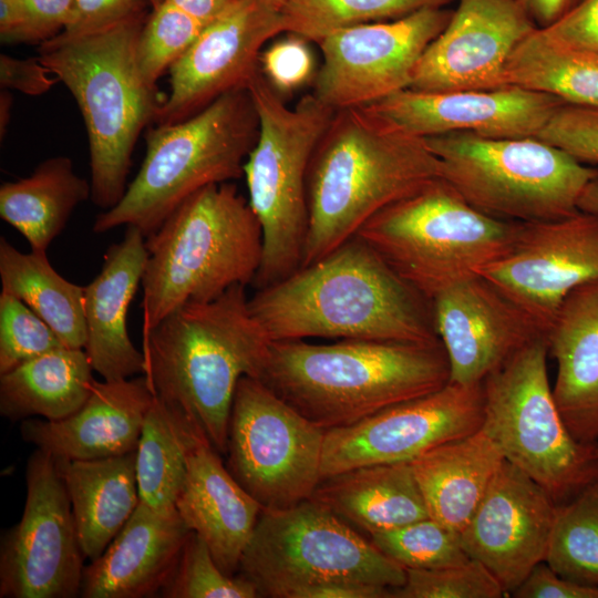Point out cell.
Returning a JSON list of instances; mask_svg holds the SVG:
<instances>
[{
	"instance_id": "7dc6e473",
	"label": "cell",
	"mask_w": 598,
	"mask_h": 598,
	"mask_svg": "<svg viewBox=\"0 0 598 598\" xmlns=\"http://www.w3.org/2000/svg\"><path fill=\"white\" fill-rule=\"evenodd\" d=\"M74 0H23L24 23L17 43L43 44L69 25Z\"/></svg>"
},
{
	"instance_id": "d6986e66",
	"label": "cell",
	"mask_w": 598,
	"mask_h": 598,
	"mask_svg": "<svg viewBox=\"0 0 598 598\" xmlns=\"http://www.w3.org/2000/svg\"><path fill=\"white\" fill-rule=\"evenodd\" d=\"M537 27L517 0H458L421 55L409 89L484 91L508 86L506 65Z\"/></svg>"
},
{
	"instance_id": "7c38bea8",
	"label": "cell",
	"mask_w": 598,
	"mask_h": 598,
	"mask_svg": "<svg viewBox=\"0 0 598 598\" xmlns=\"http://www.w3.org/2000/svg\"><path fill=\"white\" fill-rule=\"evenodd\" d=\"M238 575L259 597L271 598H296L303 588L336 581L393 590L406 577L402 566L311 498L285 509H262Z\"/></svg>"
},
{
	"instance_id": "6da1fadb",
	"label": "cell",
	"mask_w": 598,
	"mask_h": 598,
	"mask_svg": "<svg viewBox=\"0 0 598 598\" xmlns=\"http://www.w3.org/2000/svg\"><path fill=\"white\" fill-rule=\"evenodd\" d=\"M248 302L270 341H440L432 301L357 235Z\"/></svg>"
},
{
	"instance_id": "816d5d0a",
	"label": "cell",
	"mask_w": 598,
	"mask_h": 598,
	"mask_svg": "<svg viewBox=\"0 0 598 598\" xmlns=\"http://www.w3.org/2000/svg\"><path fill=\"white\" fill-rule=\"evenodd\" d=\"M23 23V0H0L1 41L4 43H17Z\"/></svg>"
},
{
	"instance_id": "9a60e30c",
	"label": "cell",
	"mask_w": 598,
	"mask_h": 598,
	"mask_svg": "<svg viewBox=\"0 0 598 598\" xmlns=\"http://www.w3.org/2000/svg\"><path fill=\"white\" fill-rule=\"evenodd\" d=\"M451 14L445 8H427L327 34L317 42L322 64L312 93L338 111L369 106L409 89L421 55Z\"/></svg>"
},
{
	"instance_id": "8d00e7d4",
	"label": "cell",
	"mask_w": 598,
	"mask_h": 598,
	"mask_svg": "<svg viewBox=\"0 0 598 598\" xmlns=\"http://www.w3.org/2000/svg\"><path fill=\"white\" fill-rule=\"evenodd\" d=\"M455 0H291L281 10L286 32L320 41L347 27L394 20Z\"/></svg>"
},
{
	"instance_id": "cb8c5ba5",
	"label": "cell",
	"mask_w": 598,
	"mask_h": 598,
	"mask_svg": "<svg viewBox=\"0 0 598 598\" xmlns=\"http://www.w3.org/2000/svg\"><path fill=\"white\" fill-rule=\"evenodd\" d=\"M190 530L176 509L140 501L103 554L84 568L81 597L145 598L161 594Z\"/></svg>"
},
{
	"instance_id": "5b68a950",
	"label": "cell",
	"mask_w": 598,
	"mask_h": 598,
	"mask_svg": "<svg viewBox=\"0 0 598 598\" xmlns=\"http://www.w3.org/2000/svg\"><path fill=\"white\" fill-rule=\"evenodd\" d=\"M145 17L39 47L40 61L71 92L89 140L91 200L102 210L123 197L135 144L157 121L164 97L143 75L136 54Z\"/></svg>"
},
{
	"instance_id": "bcb514c9",
	"label": "cell",
	"mask_w": 598,
	"mask_h": 598,
	"mask_svg": "<svg viewBox=\"0 0 598 598\" xmlns=\"http://www.w3.org/2000/svg\"><path fill=\"white\" fill-rule=\"evenodd\" d=\"M540 29L563 45L598 54V0H579L554 23Z\"/></svg>"
},
{
	"instance_id": "d590c367",
	"label": "cell",
	"mask_w": 598,
	"mask_h": 598,
	"mask_svg": "<svg viewBox=\"0 0 598 598\" xmlns=\"http://www.w3.org/2000/svg\"><path fill=\"white\" fill-rule=\"evenodd\" d=\"M545 563L563 578L598 586V477L557 504Z\"/></svg>"
},
{
	"instance_id": "1f68e13d",
	"label": "cell",
	"mask_w": 598,
	"mask_h": 598,
	"mask_svg": "<svg viewBox=\"0 0 598 598\" xmlns=\"http://www.w3.org/2000/svg\"><path fill=\"white\" fill-rule=\"evenodd\" d=\"M91 198V183L79 176L71 158L53 156L28 176L0 187V217L17 229L31 250L47 252L74 209Z\"/></svg>"
},
{
	"instance_id": "db71d44e",
	"label": "cell",
	"mask_w": 598,
	"mask_h": 598,
	"mask_svg": "<svg viewBox=\"0 0 598 598\" xmlns=\"http://www.w3.org/2000/svg\"><path fill=\"white\" fill-rule=\"evenodd\" d=\"M578 208L581 212L598 215V169L585 187Z\"/></svg>"
},
{
	"instance_id": "836d02e7",
	"label": "cell",
	"mask_w": 598,
	"mask_h": 598,
	"mask_svg": "<svg viewBox=\"0 0 598 598\" xmlns=\"http://www.w3.org/2000/svg\"><path fill=\"white\" fill-rule=\"evenodd\" d=\"M198 436L203 435L178 410L154 396L136 448L142 503L157 511L176 509L187 474L188 454Z\"/></svg>"
},
{
	"instance_id": "74e56055",
	"label": "cell",
	"mask_w": 598,
	"mask_h": 598,
	"mask_svg": "<svg viewBox=\"0 0 598 598\" xmlns=\"http://www.w3.org/2000/svg\"><path fill=\"white\" fill-rule=\"evenodd\" d=\"M370 537L381 553L404 569H437L470 559L460 532L432 517Z\"/></svg>"
},
{
	"instance_id": "f546056e",
	"label": "cell",
	"mask_w": 598,
	"mask_h": 598,
	"mask_svg": "<svg viewBox=\"0 0 598 598\" xmlns=\"http://www.w3.org/2000/svg\"><path fill=\"white\" fill-rule=\"evenodd\" d=\"M311 499L369 535L430 517L410 462L360 466L328 476Z\"/></svg>"
},
{
	"instance_id": "7a4b0ae2",
	"label": "cell",
	"mask_w": 598,
	"mask_h": 598,
	"mask_svg": "<svg viewBox=\"0 0 598 598\" xmlns=\"http://www.w3.org/2000/svg\"><path fill=\"white\" fill-rule=\"evenodd\" d=\"M246 286L185 303L143 333L144 375L221 455L243 377L259 378L270 339L252 316Z\"/></svg>"
},
{
	"instance_id": "4316f807",
	"label": "cell",
	"mask_w": 598,
	"mask_h": 598,
	"mask_svg": "<svg viewBox=\"0 0 598 598\" xmlns=\"http://www.w3.org/2000/svg\"><path fill=\"white\" fill-rule=\"evenodd\" d=\"M557 363L553 394L580 442L598 444V280L571 291L545 334Z\"/></svg>"
},
{
	"instance_id": "b9f144b4",
	"label": "cell",
	"mask_w": 598,
	"mask_h": 598,
	"mask_svg": "<svg viewBox=\"0 0 598 598\" xmlns=\"http://www.w3.org/2000/svg\"><path fill=\"white\" fill-rule=\"evenodd\" d=\"M64 347L53 329L14 296L0 293V374Z\"/></svg>"
},
{
	"instance_id": "c3c4849f",
	"label": "cell",
	"mask_w": 598,
	"mask_h": 598,
	"mask_svg": "<svg viewBox=\"0 0 598 598\" xmlns=\"http://www.w3.org/2000/svg\"><path fill=\"white\" fill-rule=\"evenodd\" d=\"M58 76L39 59H18L2 53L0 55V85L17 90L27 95H42L56 83Z\"/></svg>"
},
{
	"instance_id": "8fae6325",
	"label": "cell",
	"mask_w": 598,
	"mask_h": 598,
	"mask_svg": "<svg viewBox=\"0 0 598 598\" xmlns=\"http://www.w3.org/2000/svg\"><path fill=\"white\" fill-rule=\"evenodd\" d=\"M540 337L483 382L481 427L505 461L535 481L556 504L598 477V444L577 440L556 404Z\"/></svg>"
},
{
	"instance_id": "ffe728a7",
	"label": "cell",
	"mask_w": 598,
	"mask_h": 598,
	"mask_svg": "<svg viewBox=\"0 0 598 598\" xmlns=\"http://www.w3.org/2000/svg\"><path fill=\"white\" fill-rule=\"evenodd\" d=\"M557 504L529 476L504 461L466 526L460 532L470 558L513 594L545 563Z\"/></svg>"
},
{
	"instance_id": "ab89813d",
	"label": "cell",
	"mask_w": 598,
	"mask_h": 598,
	"mask_svg": "<svg viewBox=\"0 0 598 598\" xmlns=\"http://www.w3.org/2000/svg\"><path fill=\"white\" fill-rule=\"evenodd\" d=\"M165 598H257L256 587L239 575L225 574L206 543L190 530L178 563L161 590Z\"/></svg>"
},
{
	"instance_id": "11a10c76",
	"label": "cell",
	"mask_w": 598,
	"mask_h": 598,
	"mask_svg": "<svg viewBox=\"0 0 598 598\" xmlns=\"http://www.w3.org/2000/svg\"><path fill=\"white\" fill-rule=\"evenodd\" d=\"M13 96L8 89L0 92V137L3 140L11 117Z\"/></svg>"
},
{
	"instance_id": "277c9868",
	"label": "cell",
	"mask_w": 598,
	"mask_h": 598,
	"mask_svg": "<svg viewBox=\"0 0 598 598\" xmlns=\"http://www.w3.org/2000/svg\"><path fill=\"white\" fill-rule=\"evenodd\" d=\"M439 176L437 158L425 138L365 106L336 111L308 168L302 266L324 257L380 210Z\"/></svg>"
},
{
	"instance_id": "603a6c76",
	"label": "cell",
	"mask_w": 598,
	"mask_h": 598,
	"mask_svg": "<svg viewBox=\"0 0 598 598\" xmlns=\"http://www.w3.org/2000/svg\"><path fill=\"white\" fill-rule=\"evenodd\" d=\"M154 392L144 374L94 381L86 401L69 416L21 421L24 442L54 458L95 460L135 452Z\"/></svg>"
},
{
	"instance_id": "ba28073f",
	"label": "cell",
	"mask_w": 598,
	"mask_h": 598,
	"mask_svg": "<svg viewBox=\"0 0 598 598\" xmlns=\"http://www.w3.org/2000/svg\"><path fill=\"white\" fill-rule=\"evenodd\" d=\"M258 120V138L244 164L248 202L262 234V256L251 283H275L302 266L309 228L307 175L311 156L334 110L313 93L288 107L259 70L246 87Z\"/></svg>"
},
{
	"instance_id": "f5cc1de1",
	"label": "cell",
	"mask_w": 598,
	"mask_h": 598,
	"mask_svg": "<svg viewBox=\"0 0 598 598\" xmlns=\"http://www.w3.org/2000/svg\"><path fill=\"white\" fill-rule=\"evenodd\" d=\"M207 24L218 17L231 0H164Z\"/></svg>"
},
{
	"instance_id": "484cf974",
	"label": "cell",
	"mask_w": 598,
	"mask_h": 598,
	"mask_svg": "<svg viewBox=\"0 0 598 598\" xmlns=\"http://www.w3.org/2000/svg\"><path fill=\"white\" fill-rule=\"evenodd\" d=\"M219 455L203 436L195 440L175 507L189 530L206 543L219 568L234 576L264 508Z\"/></svg>"
},
{
	"instance_id": "f6af8a7d",
	"label": "cell",
	"mask_w": 598,
	"mask_h": 598,
	"mask_svg": "<svg viewBox=\"0 0 598 598\" xmlns=\"http://www.w3.org/2000/svg\"><path fill=\"white\" fill-rule=\"evenodd\" d=\"M146 4V0H74L72 19L59 37H84L145 17Z\"/></svg>"
},
{
	"instance_id": "2e32d148",
	"label": "cell",
	"mask_w": 598,
	"mask_h": 598,
	"mask_svg": "<svg viewBox=\"0 0 598 598\" xmlns=\"http://www.w3.org/2000/svg\"><path fill=\"white\" fill-rule=\"evenodd\" d=\"M482 383H447L343 427L326 430L321 480L360 466L411 462L444 442L478 430Z\"/></svg>"
},
{
	"instance_id": "44dd1931",
	"label": "cell",
	"mask_w": 598,
	"mask_h": 598,
	"mask_svg": "<svg viewBox=\"0 0 598 598\" xmlns=\"http://www.w3.org/2000/svg\"><path fill=\"white\" fill-rule=\"evenodd\" d=\"M432 308L448 360L450 383H482L527 344L545 337L529 315L478 274L437 293Z\"/></svg>"
},
{
	"instance_id": "52a82bcc",
	"label": "cell",
	"mask_w": 598,
	"mask_h": 598,
	"mask_svg": "<svg viewBox=\"0 0 598 598\" xmlns=\"http://www.w3.org/2000/svg\"><path fill=\"white\" fill-rule=\"evenodd\" d=\"M259 120L247 89L228 92L196 114L148 127L141 168L93 231L135 226L147 237L199 189L238 179L255 146Z\"/></svg>"
},
{
	"instance_id": "8992f818",
	"label": "cell",
	"mask_w": 598,
	"mask_h": 598,
	"mask_svg": "<svg viewBox=\"0 0 598 598\" xmlns=\"http://www.w3.org/2000/svg\"><path fill=\"white\" fill-rule=\"evenodd\" d=\"M142 279L143 333L178 307L251 285L262 256L260 224L230 182L186 198L146 237Z\"/></svg>"
},
{
	"instance_id": "e575fe53",
	"label": "cell",
	"mask_w": 598,
	"mask_h": 598,
	"mask_svg": "<svg viewBox=\"0 0 598 598\" xmlns=\"http://www.w3.org/2000/svg\"><path fill=\"white\" fill-rule=\"evenodd\" d=\"M506 83L550 94L566 104L598 107V54L563 45L535 29L506 65Z\"/></svg>"
},
{
	"instance_id": "681fc988",
	"label": "cell",
	"mask_w": 598,
	"mask_h": 598,
	"mask_svg": "<svg viewBox=\"0 0 598 598\" xmlns=\"http://www.w3.org/2000/svg\"><path fill=\"white\" fill-rule=\"evenodd\" d=\"M512 595L517 598H598V586L563 578L546 563H540Z\"/></svg>"
},
{
	"instance_id": "d6a6232c",
	"label": "cell",
	"mask_w": 598,
	"mask_h": 598,
	"mask_svg": "<svg viewBox=\"0 0 598 598\" xmlns=\"http://www.w3.org/2000/svg\"><path fill=\"white\" fill-rule=\"evenodd\" d=\"M0 279L1 291L31 308L64 347L85 348L84 288L64 279L52 267L47 252H21L1 237Z\"/></svg>"
},
{
	"instance_id": "4fadbf2b",
	"label": "cell",
	"mask_w": 598,
	"mask_h": 598,
	"mask_svg": "<svg viewBox=\"0 0 598 598\" xmlns=\"http://www.w3.org/2000/svg\"><path fill=\"white\" fill-rule=\"evenodd\" d=\"M326 430L257 378L243 377L230 411L226 467L264 509L310 499L321 481Z\"/></svg>"
},
{
	"instance_id": "4dcf8cb0",
	"label": "cell",
	"mask_w": 598,
	"mask_h": 598,
	"mask_svg": "<svg viewBox=\"0 0 598 598\" xmlns=\"http://www.w3.org/2000/svg\"><path fill=\"white\" fill-rule=\"evenodd\" d=\"M84 349L60 347L0 374V414L12 421L64 419L89 398L94 379Z\"/></svg>"
},
{
	"instance_id": "6f0895ef",
	"label": "cell",
	"mask_w": 598,
	"mask_h": 598,
	"mask_svg": "<svg viewBox=\"0 0 598 598\" xmlns=\"http://www.w3.org/2000/svg\"><path fill=\"white\" fill-rule=\"evenodd\" d=\"M152 8L158 7L164 0H146Z\"/></svg>"
},
{
	"instance_id": "30bf717a",
	"label": "cell",
	"mask_w": 598,
	"mask_h": 598,
	"mask_svg": "<svg viewBox=\"0 0 598 598\" xmlns=\"http://www.w3.org/2000/svg\"><path fill=\"white\" fill-rule=\"evenodd\" d=\"M439 175L471 206L493 218L550 221L579 212L598 168L537 137L450 133L425 137Z\"/></svg>"
},
{
	"instance_id": "5bb4252c",
	"label": "cell",
	"mask_w": 598,
	"mask_h": 598,
	"mask_svg": "<svg viewBox=\"0 0 598 598\" xmlns=\"http://www.w3.org/2000/svg\"><path fill=\"white\" fill-rule=\"evenodd\" d=\"M21 519L2 533L0 598H73L81 594L84 555L55 458L28 460Z\"/></svg>"
},
{
	"instance_id": "3957f363",
	"label": "cell",
	"mask_w": 598,
	"mask_h": 598,
	"mask_svg": "<svg viewBox=\"0 0 598 598\" xmlns=\"http://www.w3.org/2000/svg\"><path fill=\"white\" fill-rule=\"evenodd\" d=\"M309 421L330 430L445 386L441 341H271L258 378Z\"/></svg>"
},
{
	"instance_id": "e0dca14e",
	"label": "cell",
	"mask_w": 598,
	"mask_h": 598,
	"mask_svg": "<svg viewBox=\"0 0 598 598\" xmlns=\"http://www.w3.org/2000/svg\"><path fill=\"white\" fill-rule=\"evenodd\" d=\"M546 334L564 299L598 280V215L579 210L550 221L520 223L512 248L480 268Z\"/></svg>"
},
{
	"instance_id": "9f6ffc18",
	"label": "cell",
	"mask_w": 598,
	"mask_h": 598,
	"mask_svg": "<svg viewBox=\"0 0 598 598\" xmlns=\"http://www.w3.org/2000/svg\"><path fill=\"white\" fill-rule=\"evenodd\" d=\"M269 6L275 8L276 10L281 11L285 6L290 2L291 0H265Z\"/></svg>"
},
{
	"instance_id": "83f0119b",
	"label": "cell",
	"mask_w": 598,
	"mask_h": 598,
	"mask_svg": "<svg viewBox=\"0 0 598 598\" xmlns=\"http://www.w3.org/2000/svg\"><path fill=\"white\" fill-rule=\"evenodd\" d=\"M505 461L482 427L412 460L430 517L461 532Z\"/></svg>"
},
{
	"instance_id": "f907efd6",
	"label": "cell",
	"mask_w": 598,
	"mask_h": 598,
	"mask_svg": "<svg viewBox=\"0 0 598 598\" xmlns=\"http://www.w3.org/2000/svg\"><path fill=\"white\" fill-rule=\"evenodd\" d=\"M537 28H546L579 0H517Z\"/></svg>"
},
{
	"instance_id": "7402d4cb",
	"label": "cell",
	"mask_w": 598,
	"mask_h": 598,
	"mask_svg": "<svg viewBox=\"0 0 598 598\" xmlns=\"http://www.w3.org/2000/svg\"><path fill=\"white\" fill-rule=\"evenodd\" d=\"M563 103L550 94L509 85L484 91L405 89L365 107L423 138L450 133L536 137Z\"/></svg>"
},
{
	"instance_id": "ac0fdd59",
	"label": "cell",
	"mask_w": 598,
	"mask_h": 598,
	"mask_svg": "<svg viewBox=\"0 0 598 598\" xmlns=\"http://www.w3.org/2000/svg\"><path fill=\"white\" fill-rule=\"evenodd\" d=\"M286 32L281 11L265 0H231L169 69V92L156 124L183 121L219 96L246 89L264 44Z\"/></svg>"
},
{
	"instance_id": "ee69618b",
	"label": "cell",
	"mask_w": 598,
	"mask_h": 598,
	"mask_svg": "<svg viewBox=\"0 0 598 598\" xmlns=\"http://www.w3.org/2000/svg\"><path fill=\"white\" fill-rule=\"evenodd\" d=\"M259 68L280 95L296 91L316 76L308 41L292 33L261 51Z\"/></svg>"
},
{
	"instance_id": "9c48e42d",
	"label": "cell",
	"mask_w": 598,
	"mask_h": 598,
	"mask_svg": "<svg viewBox=\"0 0 598 598\" xmlns=\"http://www.w3.org/2000/svg\"><path fill=\"white\" fill-rule=\"evenodd\" d=\"M519 225L475 209L439 176L380 210L355 235L432 301L504 256Z\"/></svg>"
},
{
	"instance_id": "7bdbcfd3",
	"label": "cell",
	"mask_w": 598,
	"mask_h": 598,
	"mask_svg": "<svg viewBox=\"0 0 598 598\" xmlns=\"http://www.w3.org/2000/svg\"><path fill=\"white\" fill-rule=\"evenodd\" d=\"M536 137L581 164L598 165V107L563 103Z\"/></svg>"
},
{
	"instance_id": "60d3db41",
	"label": "cell",
	"mask_w": 598,
	"mask_h": 598,
	"mask_svg": "<svg viewBox=\"0 0 598 598\" xmlns=\"http://www.w3.org/2000/svg\"><path fill=\"white\" fill-rule=\"evenodd\" d=\"M404 584L392 590L395 598H502L501 584L480 561L437 569H405Z\"/></svg>"
},
{
	"instance_id": "f1b7e54d",
	"label": "cell",
	"mask_w": 598,
	"mask_h": 598,
	"mask_svg": "<svg viewBox=\"0 0 598 598\" xmlns=\"http://www.w3.org/2000/svg\"><path fill=\"white\" fill-rule=\"evenodd\" d=\"M85 558H99L140 503L136 451L95 460L55 458Z\"/></svg>"
},
{
	"instance_id": "d4e9b609",
	"label": "cell",
	"mask_w": 598,
	"mask_h": 598,
	"mask_svg": "<svg viewBox=\"0 0 598 598\" xmlns=\"http://www.w3.org/2000/svg\"><path fill=\"white\" fill-rule=\"evenodd\" d=\"M146 236L126 226L121 241L112 244L96 277L84 286L86 351L93 370L113 381L144 374L145 358L127 331V311L142 285L148 252Z\"/></svg>"
},
{
	"instance_id": "f35d334b",
	"label": "cell",
	"mask_w": 598,
	"mask_h": 598,
	"mask_svg": "<svg viewBox=\"0 0 598 598\" xmlns=\"http://www.w3.org/2000/svg\"><path fill=\"white\" fill-rule=\"evenodd\" d=\"M205 25L166 1L153 8L143 24L136 47L144 78L157 85L158 79L195 42Z\"/></svg>"
}]
</instances>
